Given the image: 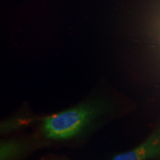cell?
<instances>
[{"label":"cell","instance_id":"obj_1","mask_svg":"<svg viewBox=\"0 0 160 160\" xmlns=\"http://www.w3.org/2000/svg\"><path fill=\"white\" fill-rule=\"evenodd\" d=\"M96 113L94 108L89 105L68 110L46 118L43 131L45 135L51 139H68L85 127Z\"/></svg>","mask_w":160,"mask_h":160},{"label":"cell","instance_id":"obj_2","mask_svg":"<svg viewBox=\"0 0 160 160\" xmlns=\"http://www.w3.org/2000/svg\"><path fill=\"white\" fill-rule=\"evenodd\" d=\"M159 156L160 130L139 147L117 156L113 160H147Z\"/></svg>","mask_w":160,"mask_h":160},{"label":"cell","instance_id":"obj_3","mask_svg":"<svg viewBox=\"0 0 160 160\" xmlns=\"http://www.w3.org/2000/svg\"><path fill=\"white\" fill-rule=\"evenodd\" d=\"M17 148L14 144H5L2 146L1 160H8L16 154Z\"/></svg>","mask_w":160,"mask_h":160}]
</instances>
